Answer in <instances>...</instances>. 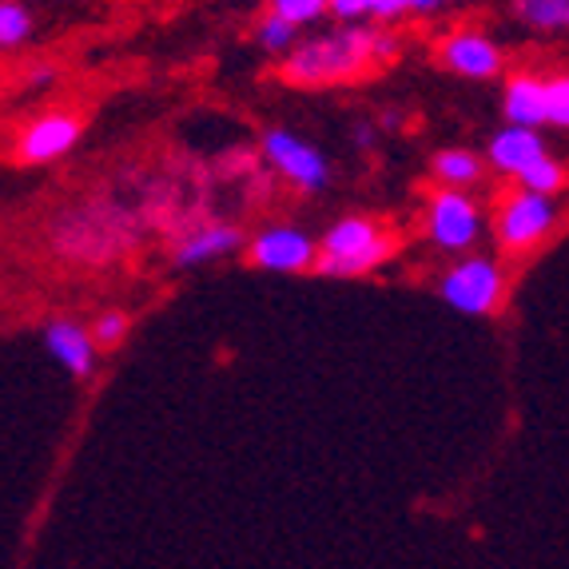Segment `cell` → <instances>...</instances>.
Listing matches in <instances>:
<instances>
[{
	"mask_svg": "<svg viewBox=\"0 0 569 569\" xmlns=\"http://www.w3.org/2000/svg\"><path fill=\"white\" fill-rule=\"evenodd\" d=\"M518 20L538 32L569 29V0H518Z\"/></svg>",
	"mask_w": 569,
	"mask_h": 569,
	"instance_id": "cell-16",
	"label": "cell"
},
{
	"mask_svg": "<svg viewBox=\"0 0 569 569\" xmlns=\"http://www.w3.org/2000/svg\"><path fill=\"white\" fill-rule=\"evenodd\" d=\"M271 12H279L283 20L303 29V24L319 20L323 12H331V0H271Z\"/></svg>",
	"mask_w": 569,
	"mask_h": 569,
	"instance_id": "cell-20",
	"label": "cell"
},
{
	"mask_svg": "<svg viewBox=\"0 0 569 569\" xmlns=\"http://www.w3.org/2000/svg\"><path fill=\"white\" fill-rule=\"evenodd\" d=\"M502 112H506V120L518 123V128H541V123H550L546 80H538V77H513L510 84H506Z\"/></svg>",
	"mask_w": 569,
	"mask_h": 569,
	"instance_id": "cell-14",
	"label": "cell"
},
{
	"mask_svg": "<svg viewBox=\"0 0 569 569\" xmlns=\"http://www.w3.org/2000/svg\"><path fill=\"white\" fill-rule=\"evenodd\" d=\"M263 156L267 163L287 176L299 191H323L331 183V163L319 148L303 143L299 136H291L287 128H267L263 132Z\"/></svg>",
	"mask_w": 569,
	"mask_h": 569,
	"instance_id": "cell-7",
	"label": "cell"
},
{
	"mask_svg": "<svg viewBox=\"0 0 569 569\" xmlns=\"http://www.w3.org/2000/svg\"><path fill=\"white\" fill-rule=\"evenodd\" d=\"M44 347L72 379H92L96 370V339L77 319H52L44 327Z\"/></svg>",
	"mask_w": 569,
	"mask_h": 569,
	"instance_id": "cell-11",
	"label": "cell"
},
{
	"mask_svg": "<svg viewBox=\"0 0 569 569\" xmlns=\"http://www.w3.org/2000/svg\"><path fill=\"white\" fill-rule=\"evenodd\" d=\"M482 236V211L466 191H435L427 200V239L438 251H466Z\"/></svg>",
	"mask_w": 569,
	"mask_h": 569,
	"instance_id": "cell-6",
	"label": "cell"
},
{
	"mask_svg": "<svg viewBox=\"0 0 569 569\" xmlns=\"http://www.w3.org/2000/svg\"><path fill=\"white\" fill-rule=\"evenodd\" d=\"M256 40L259 48H267V52H295V40H299V24H291V20H283L279 12H271V17L259 20V29H256Z\"/></svg>",
	"mask_w": 569,
	"mask_h": 569,
	"instance_id": "cell-17",
	"label": "cell"
},
{
	"mask_svg": "<svg viewBox=\"0 0 569 569\" xmlns=\"http://www.w3.org/2000/svg\"><path fill=\"white\" fill-rule=\"evenodd\" d=\"M395 256V239L387 231H379L370 219H339L331 223V231L319 243V259H315V271L331 279H355L367 276L375 267H382Z\"/></svg>",
	"mask_w": 569,
	"mask_h": 569,
	"instance_id": "cell-3",
	"label": "cell"
},
{
	"mask_svg": "<svg viewBox=\"0 0 569 569\" xmlns=\"http://www.w3.org/2000/svg\"><path fill=\"white\" fill-rule=\"evenodd\" d=\"M553 223H558V208H553V196H541V191H513L510 200L498 208L493 219V231H498V243L506 251H530L533 243L550 236Z\"/></svg>",
	"mask_w": 569,
	"mask_h": 569,
	"instance_id": "cell-5",
	"label": "cell"
},
{
	"mask_svg": "<svg viewBox=\"0 0 569 569\" xmlns=\"http://www.w3.org/2000/svg\"><path fill=\"white\" fill-rule=\"evenodd\" d=\"M438 60L458 72V77H470V80H490L502 72V48L493 44L490 37L482 32H455L438 44Z\"/></svg>",
	"mask_w": 569,
	"mask_h": 569,
	"instance_id": "cell-10",
	"label": "cell"
},
{
	"mask_svg": "<svg viewBox=\"0 0 569 569\" xmlns=\"http://www.w3.org/2000/svg\"><path fill=\"white\" fill-rule=\"evenodd\" d=\"M132 239H136L132 216L123 208H112V203H92V208L72 211L52 231V243L64 251V259H84V263L116 259Z\"/></svg>",
	"mask_w": 569,
	"mask_h": 569,
	"instance_id": "cell-2",
	"label": "cell"
},
{
	"mask_svg": "<svg viewBox=\"0 0 569 569\" xmlns=\"http://www.w3.org/2000/svg\"><path fill=\"white\" fill-rule=\"evenodd\" d=\"M546 100H550V123L569 128V77L546 80Z\"/></svg>",
	"mask_w": 569,
	"mask_h": 569,
	"instance_id": "cell-22",
	"label": "cell"
},
{
	"mask_svg": "<svg viewBox=\"0 0 569 569\" xmlns=\"http://www.w3.org/2000/svg\"><path fill=\"white\" fill-rule=\"evenodd\" d=\"M450 0H410V12H438L447 9Z\"/></svg>",
	"mask_w": 569,
	"mask_h": 569,
	"instance_id": "cell-25",
	"label": "cell"
},
{
	"mask_svg": "<svg viewBox=\"0 0 569 569\" xmlns=\"http://www.w3.org/2000/svg\"><path fill=\"white\" fill-rule=\"evenodd\" d=\"M355 143H359V148H375V128H370V123H359V132H355Z\"/></svg>",
	"mask_w": 569,
	"mask_h": 569,
	"instance_id": "cell-26",
	"label": "cell"
},
{
	"mask_svg": "<svg viewBox=\"0 0 569 569\" xmlns=\"http://www.w3.org/2000/svg\"><path fill=\"white\" fill-rule=\"evenodd\" d=\"M375 4L379 0H331V12L339 20H362V17H375Z\"/></svg>",
	"mask_w": 569,
	"mask_h": 569,
	"instance_id": "cell-23",
	"label": "cell"
},
{
	"mask_svg": "<svg viewBox=\"0 0 569 569\" xmlns=\"http://www.w3.org/2000/svg\"><path fill=\"white\" fill-rule=\"evenodd\" d=\"M430 168H435V176L447 183V188H470V183L482 180V160H478L475 152H466V148L438 152L435 160H430Z\"/></svg>",
	"mask_w": 569,
	"mask_h": 569,
	"instance_id": "cell-15",
	"label": "cell"
},
{
	"mask_svg": "<svg viewBox=\"0 0 569 569\" xmlns=\"http://www.w3.org/2000/svg\"><path fill=\"white\" fill-rule=\"evenodd\" d=\"M315 259H319V243H315L303 228L279 223V228H267L251 239V263L263 267V271H283V276H291V271L315 267Z\"/></svg>",
	"mask_w": 569,
	"mask_h": 569,
	"instance_id": "cell-8",
	"label": "cell"
},
{
	"mask_svg": "<svg viewBox=\"0 0 569 569\" xmlns=\"http://www.w3.org/2000/svg\"><path fill=\"white\" fill-rule=\"evenodd\" d=\"M541 156H546V143H541L538 128H518V123L502 128L490 140V148H486V163L493 171H502V176H522Z\"/></svg>",
	"mask_w": 569,
	"mask_h": 569,
	"instance_id": "cell-12",
	"label": "cell"
},
{
	"mask_svg": "<svg viewBox=\"0 0 569 569\" xmlns=\"http://www.w3.org/2000/svg\"><path fill=\"white\" fill-rule=\"evenodd\" d=\"M239 247H243V231L236 223H203V228H191L176 243V263L180 267L216 263L223 256H236Z\"/></svg>",
	"mask_w": 569,
	"mask_h": 569,
	"instance_id": "cell-13",
	"label": "cell"
},
{
	"mask_svg": "<svg viewBox=\"0 0 569 569\" xmlns=\"http://www.w3.org/2000/svg\"><path fill=\"white\" fill-rule=\"evenodd\" d=\"M402 12H410V0H379L375 4V20H399Z\"/></svg>",
	"mask_w": 569,
	"mask_h": 569,
	"instance_id": "cell-24",
	"label": "cell"
},
{
	"mask_svg": "<svg viewBox=\"0 0 569 569\" xmlns=\"http://www.w3.org/2000/svg\"><path fill=\"white\" fill-rule=\"evenodd\" d=\"M80 140V120L68 112H48L32 120L17 140V160L20 163H52L68 156Z\"/></svg>",
	"mask_w": 569,
	"mask_h": 569,
	"instance_id": "cell-9",
	"label": "cell"
},
{
	"mask_svg": "<svg viewBox=\"0 0 569 569\" xmlns=\"http://www.w3.org/2000/svg\"><path fill=\"white\" fill-rule=\"evenodd\" d=\"M123 335H128V315L123 311H104L92 327V339L100 347H116V342H123Z\"/></svg>",
	"mask_w": 569,
	"mask_h": 569,
	"instance_id": "cell-21",
	"label": "cell"
},
{
	"mask_svg": "<svg viewBox=\"0 0 569 569\" xmlns=\"http://www.w3.org/2000/svg\"><path fill=\"white\" fill-rule=\"evenodd\" d=\"M32 37V17L29 9L20 4V0H4L0 4V44L4 48H17Z\"/></svg>",
	"mask_w": 569,
	"mask_h": 569,
	"instance_id": "cell-18",
	"label": "cell"
},
{
	"mask_svg": "<svg viewBox=\"0 0 569 569\" xmlns=\"http://www.w3.org/2000/svg\"><path fill=\"white\" fill-rule=\"evenodd\" d=\"M438 291H442V299H447L455 311L490 315V311H498V303H502L506 276L490 256H466L450 267L447 276L438 279Z\"/></svg>",
	"mask_w": 569,
	"mask_h": 569,
	"instance_id": "cell-4",
	"label": "cell"
},
{
	"mask_svg": "<svg viewBox=\"0 0 569 569\" xmlns=\"http://www.w3.org/2000/svg\"><path fill=\"white\" fill-rule=\"evenodd\" d=\"M518 183H522L526 191H541V196H553V191H561V183H566V168H561L553 156H541L533 168H526L522 176H518Z\"/></svg>",
	"mask_w": 569,
	"mask_h": 569,
	"instance_id": "cell-19",
	"label": "cell"
},
{
	"mask_svg": "<svg viewBox=\"0 0 569 569\" xmlns=\"http://www.w3.org/2000/svg\"><path fill=\"white\" fill-rule=\"evenodd\" d=\"M399 57V40L390 32H362V29H342L327 32V37L303 40V44L287 52L283 77L295 84H335L367 64H387Z\"/></svg>",
	"mask_w": 569,
	"mask_h": 569,
	"instance_id": "cell-1",
	"label": "cell"
}]
</instances>
